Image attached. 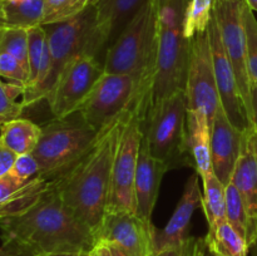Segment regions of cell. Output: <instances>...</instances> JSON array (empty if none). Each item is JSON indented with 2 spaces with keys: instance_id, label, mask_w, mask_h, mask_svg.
<instances>
[{
  "instance_id": "1",
  "label": "cell",
  "mask_w": 257,
  "mask_h": 256,
  "mask_svg": "<svg viewBox=\"0 0 257 256\" xmlns=\"http://www.w3.org/2000/svg\"><path fill=\"white\" fill-rule=\"evenodd\" d=\"M3 241H13L37 253L89 252L94 232L68 208L54 186L15 215L0 217Z\"/></svg>"
},
{
  "instance_id": "2",
  "label": "cell",
  "mask_w": 257,
  "mask_h": 256,
  "mask_svg": "<svg viewBox=\"0 0 257 256\" xmlns=\"http://www.w3.org/2000/svg\"><path fill=\"white\" fill-rule=\"evenodd\" d=\"M130 109L100 131L92 148L74 166L53 178L63 202L94 233L107 210L113 161Z\"/></svg>"
},
{
  "instance_id": "3",
  "label": "cell",
  "mask_w": 257,
  "mask_h": 256,
  "mask_svg": "<svg viewBox=\"0 0 257 256\" xmlns=\"http://www.w3.org/2000/svg\"><path fill=\"white\" fill-rule=\"evenodd\" d=\"M157 55V12L146 0L119 37L105 50V73L125 74L135 79L137 95L132 103L150 107L151 88Z\"/></svg>"
},
{
  "instance_id": "4",
  "label": "cell",
  "mask_w": 257,
  "mask_h": 256,
  "mask_svg": "<svg viewBox=\"0 0 257 256\" xmlns=\"http://www.w3.org/2000/svg\"><path fill=\"white\" fill-rule=\"evenodd\" d=\"M187 4L188 0H168L157 14V55L151 104L186 89L190 60V39L185 35Z\"/></svg>"
},
{
  "instance_id": "5",
  "label": "cell",
  "mask_w": 257,
  "mask_h": 256,
  "mask_svg": "<svg viewBox=\"0 0 257 256\" xmlns=\"http://www.w3.org/2000/svg\"><path fill=\"white\" fill-rule=\"evenodd\" d=\"M187 98L177 92L152 103L145 122L150 153L170 168L193 163L188 148Z\"/></svg>"
},
{
  "instance_id": "6",
  "label": "cell",
  "mask_w": 257,
  "mask_h": 256,
  "mask_svg": "<svg viewBox=\"0 0 257 256\" xmlns=\"http://www.w3.org/2000/svg\"><path fill=\"white\" fill-rule=\"evenodd\" d=\"M40 127V138L32 153L39 163V176L50 180L74 166L100 133L85 123L78 112L67 118H54Z\"/></svg>"
},
{
  "instance_id": "7",
  "label": "cell",
  "mask_w": 257,
  "mask_h": 256,
  "mask_svg": "<svg viewBox=\"0 0 257 256\" xmlns=\"http://www.w3.org/2000/svg\"><path fill=\"white\" fill-rule=\"evenodd\" d=\"M146 118L147 114L142 108L132 103L113 161L109 197L105 211H130L136 213L135 178Z\"/></svg>"
},
{
  "instance_id": "8",
  "label": "cell",
  "mask_w": 257,
  "mask_h": 256,
  "mask_svg": "<svg viewBox=\"0 0 257 256\" xmlns=\"http://www.w3.org/2000/svg\"><path fill=\"white\" fill-rule=\"evenodd\" d=\"M94 3L73 19L43 25L47 33L48 48L52 60L49 90L69 60L85 53L98 57V53L104 49L98 33L97 9Z\"/></svg>"
},
{
  "instance_id": "9",
  "label": "cell",
  "mask_w": 257,
  "mask_h": 256,
  "mask_svg": "<svg viewBox=\"0 0 257 256\" xmlns=\"http://www.w3.org/2000/svg\"><path fill=\"white\" fill-rule=\"evenodd\" d=\"M103 73V62L94 54L85 53L69 60L45 97L54 118L77 113Z\"/></svg>"
},
{
  "instance_id": "10",
  "label": "cell",
  "mask_w": 257,
  "mask_h": 256,
  "mask_svg": "<svg viewBox=\"0 0 257 256\" xmlns=\"http://www.w3.org/2000/svg\"><path fill=\"white\" fill-rule=\"evenodd\" d=\"M136 95L137 85L132 77L104 72L78 113L85 123L99 132L132 105Z\"/></svg>"
},
{
  "instance_id": "11",
  "label": "cell",
  "mask_w": 257,
  "mask_h": 256,
  "mask_svg": "<svg viewBox=\"0 0 257 256\" xmlns=\"http://www.w3.org/2000/svg\"><path fill=\"white\" fill-rule=\"evenodd\" d=\"M186 98L190 110L205 113L212 122L221 107L207 30L190 39Z\"/></svg>"
},
{
  "instance_id": "12",
  "label": "cell",
  "mask_w": 257,
  "mask_h": 256,
  "mask_svg": "<svg viewBox=\"0 0 257 256\" xmlns=\"http://www.w3.org/2000/svg\"><path fill=\"white\" fill-rule=\"evenodd\" d=\"M213 17L220 29L225 52L232 64L248 119L252 124L251 80L247 67L246 35L241 14V3L232 0H213Z\"/></svg>"
},
{
  "instance_id": "13",
  "label": "cell",
  "mask_w": 257,
  "mask_h": 256,
  "mask_svg": "<svg viewBox=\"0 0 257 256\" xmlns=\"http://www.w3.org/2000/svg\"><path fill=\"white\" fill-rule=\"evenodd\" d=\"M157 228L130 211H105L95 231L98 241L118 246L127 256H150L155 248Z\"/></svg>"
},
{
  "instance_id": "14",
  "label": "cell",
  "mask_w": 257,
  "mask_h": 256,
  "mask_svg": "<svg viewBox=\"0 0 257 256\" xmlns=\"http://www.w3.org/2000/svg\"><path fill=\"white\" fill-rule=\"evenodd\" d=\"M210 39L211 53H212L213 70H215L216 85H217L218 98L222 110L231 123L241 132H245L252 127L248 119L247 110L238 88L237 79L233 72L232 64L228 59L221 39L220 29L216 23L215 17L211 20L207 28Z\"/></svg>"
},
{
  "instance_id": "15",
  "label": "cell",
  "mask_w": 257,
  "mask_h": 256,
  "mask_svg": "<svg viewBox=\"0 0 257 256\" xmlns=\"http://www.w3.org/2000/svg\"><path fill=\"white\" fill-rule=\"evenodd\" d=\"M243 132L238 131L218 108L211 125V161L216 177L228 185L241 155Z\"/></svg>"
},
{
  "instance_id": "16",
  "label": "cell",
  "mask_w": 257,
  "mask_h": 256,
  "mask_svg": "<svg viewBox=\"0 0 257 256\" xmlns=\"http://www.w3.org/2000/svg\"><path fill=\"white\" fill-rule=\"evenodd\" d=\"M201 177L197 172L193 173L186 182L176 210L168 222L161 231L157 230L155 237V251L176 247L182 245L188 238L187 232L191 220L200 205H202V191L200 188Z\"/></svg>"
},
{
  "instance_id": "17",
  "label": "cell",
  "mask_w": 257,
  "mask_h": 256,
  "mask_svg": "<svg viewBox=\"0 0 257 256\" xmlns=\"http://www.w3.org/2000/svg\"><path fill=\"white\" fill-rule=\"evenodd\" d=\"M245 203L248 216L247 245L252 248L257 243V160L253 150L251 127L243 132L241 155L231 177Z\"/></svg>"
},
{
  "instance_id": "18",
  "label": "cell",
  "mask_w": 257,
  "mask_h": 256,
  "mask_svg": "<svg viewBox=\"0 0 257 256\" xmlns=\"http://www.w3.org/2000/svg\"><path fill=\"white\" fill-rule=\"evenodd\" d=\"M170 170L165 162L151 155L143 132L135 178V200L136 213L148 222H152V213L163 176Z\"/></svg>"
},
{
  "instance_id": "19",
  "label": "cell",
  "mask_w": 257,
  "mask_h": 256,
  "mask_svg": "<svg viewBox=\"0 0 257 256\" xmlns=\"http://www.w3.org/2000/svg\"><path fill=\"white\" fill-rule=\"evenodd\" d=\"M145 3L146 0H95L97 28L105 50Z\"/></svg>"
},
{
  "instance_id": "20",
  "label": "cell",
  "mask_w": 257,
  "mask_h": 256,
  "mask_svg": "<svg viewBox=\"0 0 257 256\" xmlns=\"http://www.w3.org/2000/svg\"><path fill=\"white\" fill-rule=\"evenodd\" d=\"M211 125L212 122L205 113L188 109V148L196 172L198 173L201 180L213 175L211 161Z\"/></svg>"
},
{
  "instance_id": "21",
  "label": "cell",
  "mask_w": 257,
  "mask_h": 256,
  "mask_svg": "<svg viewBox=\"0 0 257 256\" xmlns=\"http://www.w3.org/2000/svg\"><path fill=\"white\" fill-rule=\"evenodd\" d=\"M44 17V0H3L0 2V28L40 27Z\"/></svg>"
},
{
  "instance_id": "22",
  "label": "cell",
  "mask_w": 257,
  "mask_h": 256,
  "mask_svg": "<svg viewBox=\"0 0 257 256\" xmlns=\"http://www.w3.org/2000/svg\"><path fill=\"white\" fill-rule=\"evenodd\" d=\"M42 127L25 118H17L0 125V142L17 156L32 153L37 147Z\"/></svg>"
},
{
  "instance_id": "23",
  "label": "cell",
  "mask_w": 257,
  "mask_h": 256,
  "mask_svg": "<svg viewBox=\"0 0 257 256\" xmlns=\"http://www.w3.org/2000/svg\"><path fill=\"white\" fill-rule=\"evenodd\" d=\"M202 181V207L208 223V231L215 230L226 222V186L217 177L211 175Z\"/></svg>"
},
{
  "instance_id": "24",
  "label": "cell",
  "mask_w": 257,
  "mask_h": 256,
  "mask_svg": "<svg viewBox=\"0 0 257 256\" xmlns=\"http://www.w3.org/2000/svg\"><path fill=\"white\" fill-rule=\"evenodd\" d=\"M216 256H247L250 247L245 238L226 221L205 236Z\"/></svg>"
},
{
  "instance_id": "25",
  "label": "cell",
  "mask_w": 257,
  "mask_h": 256,
  "mask_svg": "<svg viewBox=\"0 0 257 256\" xmlns=\"http://www.w3.org/2000/svg\"><path fill=\"white\" fill-rule=\"evenodd\" d=\"M213 18V0H188L185 15V35L192 39L207 30Z\"/></svg>"
},
{
  "instance_id": "26",
  "label": "cell",
  "mask_w": 257,
  "mask_h": 256,
  "mask_svg": "<svg viewBox=\"0 0 257 256\" xmlns=\"http://www.w3.org/2000/svg\"><path fill=\"white\" fill-rule=\"evenodd\" d=\"M95 0H44L42 25L67 22L82 14Z\"/></svg>"
},
{
  "instance_id": "27",
  "label": "cell",
  "mask_w": 257,
  "mask_h": 256,
  "mask_svg": "<svg viewBox=\"0 0 257 256\" xmlns=\"http://www.w3.org/2000/svg\"><path fill=\"white\" fill-rule=\"evenodd\" d=\"M24 85L18 83H4L0 79V125L9 120L20 118L24 104H23Z\"/></svg>"
},
{
  "instance_id": "28",
  "label": "cell",
  "mask_w": 257,
  "mask_h": 256,
  "mask_svg": "<svg viewBox=\"0 0 257 256\" xmlns=\"http://www.w3.org/2000/svg\"><path fill=\"white\" fill-rule=\"evenodd\" d=\"M226 218L246 240L248 232V216L240 192L231 182L226 185Z\"/></svg>"
},
{
  "instance_id": "29",
  "label": "cell",
  "mask_w": 257,
  "mask_h": 256,
  "mask_svg": "<svg viewBox=\"0 0 257 256\" xmlns=\"http://www.w3.org/2000/svg\"><path fill=\"white\" fill-rule=\"evenodd\" d=\"M47 33L43 25L28 29V63H29V79L25 88L32 85L39 74L43 57L47 49Z\"/></svg>"
},
{
  "instance_id": "30",
  "label": "cell",
  "mask_w": 257,
  "mask_h": 256,
  "mask_svg": "<svg viewBox=\"0 0 257 256\" xmlns=\"http://www.w3.org/2000/svg\"><path fill=\"white\" fill-rule=\"evenodd\" d=\"M241 14H242L243 28H245L247 67L251 87L252 85L257 87V20L246 2L241 3Z\"/></svg>"
},
{
  "instance_id": "31",
  "label": "cell",
  "mask_w": 257,
  "mask_h": 256,
  "mask_svg": "<svg viewBox=\"0 0 257 256\" xmlns=\"http://www.w3.org/2000/svg\"><path fill=\"white\" fill-rule=\"evenodd\" d=\"M0 50L17 58L28 70V30L22 28H0Z\"/></svg>"
},
{
  "instance_id": "32",
  "label": "cell",
  "mask_w": 257,
  "mask_h": 256,
  "mask_svg": "<svg viewBox=\"0 0 257 256\" xmlns=\"http://www.w3.org/2000/svg\"><path fill=\"white\" fill-rule=\"evenodd\" d=\"M0 77L24 85L25 88L29 79V70L12 54L0 50Z\"/></svg>"
},
{
  "instance_id": "33",
  "label": "cell",
  "mask_w": 257,
  "mask_h": 256,
  "mask_svg": "<svg viewBox=\"0 0 257 256\" xmlns=\"http://www.w3.org/2000/svg\"><path fill=\"white\" fill-rule=\"evenodd\" d=\"M10 175L17 177L23 182L33 180L40 175V167L38 161L33 156V153H25V155L18 156L15 160L13 168L10 170Z\"/></svg>"
},
{
  "instance_id": "34",
  "label": "cell",
  "mask_w": 257,
  "mask_h": 256,
  "mask_svg": "<svg viewBox=\"0 0 257 256\" xmlns=\"http://www.w3.org/2000/svg\"><path fill=\"white\" fill-rule=\"evenodd\" d=\"M195 237H188L186 242L182 245L176 246V247L170 248H163V250L155 251L151 253L150 256H193L195 253V246H196Z\"/></svg>"
},
{
  "instance_id": "35",
  "label": "cell",
  "mask_w": 257,
  "mask_h": 256,
  "mask_svg": "<svg viewBox=\"0 0 257 256\" xmlns=\"http://www.w3.org/2000/svg\"><path fill=\"white\" fill-rule=\"evenodd\" d=\"M0 256H35L32 251L13 241H3L0 246Z\"/></svg>"
},
{
  "instance_id": "36",
  "label": "cell",
  "mask_w": 257,
  "mask_h": 256,
  "mask_svg": "<svg viewBox=\"0 0 257 256\" xmlns=\"http://www.w3.org/2000/svg\"><path fill=\"white\" fill-rule=\"evenodd\" d=\"M17 157L18 156L14 152H12L7 147L0 145V177L10 172Z\"/></svg>"
},
{
  "instance_id": "37",
  "label": "cell",
  "mask_w": 257,
  "mask_h": 256,
  "mask_svg": "<svg viewBox=\"0 0 257 256\" xmlns=\"http://www.w3.org/2000/svg\"><path fill=\"white\" fill-rule=\"evenodd\" d=\"M193 256H216L213 253V251L211 250L210 245L206 241L205 237H201L196 240V246H195V253Z\"/></svg>"
},
{
  "instance_id": "38",
  "label": "cell",
  "mask_w": 257,
  "mask_h": 256,
  "mask_svg": "<svg viewBox=\"0 0 257 256\" xmlns=\"http://www.w3.org/2000/svg\"><path fill=\"white\" fill-rule=\"evenodd\" d=\"M89 253L90 256H113L108 243L102 242V241H98L94 247L89 251Z\"/></svg>"
},
{
  "instance_id": "39",
  "label": "cell",
  "mask_w": 257,
  "mask_h": 256,
  "mask_svg": "<svg viewBox=\"0 0 257 256\" xmlns=\"http://www.w3.org/2000/svg\"><path fill=\"white\" fill-rule=\"evenodd\" d=\"M251 100H252V125L257 132V87H251Z\"/></svg>"
},
{
  "instance_id": "40",
  "label": "cell",
  "mask_w": 257,
  "mask_h": 256,
  "mask_svg": "<svg viewBox=\"0 0 257 256\" xmlns=\"http://www.w3.org/2000/svg\"><path fill=\"white\" fill-rule=\"evenodd\" d=\"M82 252H50V253H37L35 256H80Z\"/></svg>"
},
{
  "instance_id": "41",
  "label": "cell",
  "mask_w": 257,
  "mask_h": 256,
  "mask_svg": "<svg viewBox=\"0 0 257 256\" xmlns=\"http://www.w3.org/2000/svg\"><path fill=\"white\" fill-rule=\"evenodd\" d=\"M102 242H103V241H102ZM105 243H108V242H105ZM108 246H109L110 251H112V253H113V256H127L124 252H123L122 250H120L119 247H118V246L113 245V243H108Z\"/></svg>"
},
{
  "instance_id": "42",
  "label": "cell",
  "mask_w": 257,
  "mask_h": 256,
  "mask_svg": "<svg viewBox=\"0 0 257 256\" xmlns=\"http://www.w3.org/2000/svg\"><path fill=\"white\" fill-rule=\"evenodd\" d=\"M151 2H152L153 7H155L156 12H157V14H158V12H160V10L162 9L163 5H165L166 3L168 2V0H151Z\"/></svg>"
},
{
  "instance_id": "43",
  "label": "cell",
  "mask_w": 257,
  "mask_h": 256,
  "mask_svg": "<svg viewBox=\"0 0 257 256\" xmlns=\"http://www.w3.org/2000/svg\"><path fill=\"white\" fill-rule=\"evenodd\" d=\"M251 138H252L253 150H255V155H256V160H257V132H256L255 128H253V125L251 127Z\"/></svg>"
},
{
  "instance_id": "44",
  "label": "cell",
  "mask_w": 257,
  "mask_h": 256,
  "mask_svg": "<svg viewBox=\"0 0 257 256\" xmlns=\"http://www.w3.org/2000/svg\"><path fill=\"white\" fill-rule=\"evenodd\" d=\"M245 2L252 12H257V0H245Z\"/></svg>"
},
{
  "instance_id": "45",
  "label": "cell",
  "mask_w": 257,
  "mask_h": 256,
  "mask_svg": "<svg viewBox=\"0 0 257 256\" xmlns=\"http://www.w3.org/2000/svg\"><path fill=\"white\" fill-rule=\"evenodd\" d=\"M80 256H90L89 252H82L80 253Z\"/></svg>"
},
{
  "instance_id": "46",
  "label": "cell",
  "mask_w": 257,
  "mask_h": 256,
  "mask_svg": "<svg viewBox=\"0 0 257 256\" xmlns=\"http://www.w3.org/2000/svg\"><path fill=\"white\" fill-rule=\"evenodd\" d=\"M232 2H237V3H242V2H245V0H232Z\"/></svg>"
},
{
  "instance_id": "47",
  "label": "cell",
  "mask_w": 257,
  "mask_h": 256,
  "mask_svg": "<svg viewBox=\"0 0 257 256\" xmlns=\"http://www.w3.org/2000/svg\"><path fill=\"white\" fill-rule=\"evenodd\" d=\"M253 247H256V248H257V243H256V245H255V246H253ZM256 253H257V252H256Z\"/></svg>"
},
{
  "instance_id": "48",
  "label": "cell",
  "mask_w": 257,
  "mask_h": 256,
  "mask_svg": "<svg viewBox=\"0 0 257 256\" xmlns=\"http://www.w3.org/2000/svg\"><path fill=\"white\" fill-rule=\"evenodd\" d=\"M0 2H3V0H0Z\"/></svg>"
},
{
  "instance_id": "49",
  "label": "cell",
  "mask_w": 257,
  "mask_h": 256,
  "mask_svg": "<svg viewBox=\"0 0 257 256\" xmlns=\"http://www.w3.org/2000/svg\"><path fill=\"white\" fill-rule=\"evenodd\" d=\"M0 145H2V142H0Z\"/></svg>"
}]
</instances>
